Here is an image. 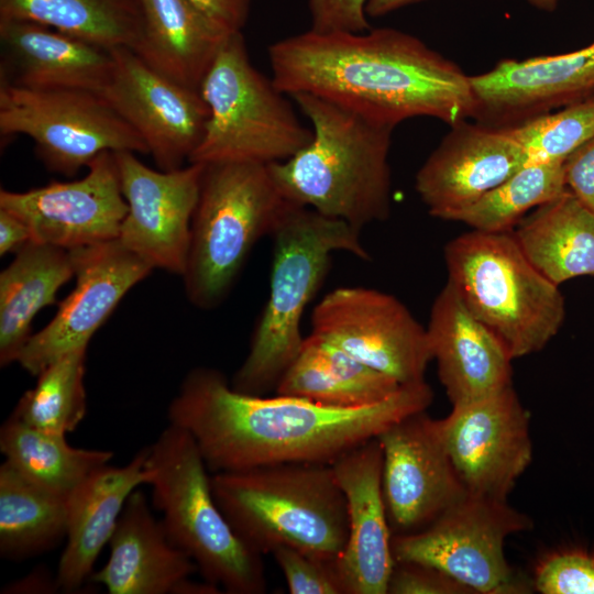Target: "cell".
Returning a JSON list of instances; mask_svg holds the SVG:
<instances>
[{"label":"cell","instance_id":"cell-1","mask_svg":"<svg viewBox=\"0 0 594 594\" xmlns=\"http://www.w3.org/2000/svg\"><path fill=\"white\" fill-rule=\"evenodd\" d=\"M432 399L426 381L361 407L249 395L235 391L220 371L200 366L183 380L167 417L191 435L216 473L277 463L331 464L399 419L427 410Z\"/></svg>","mask_w":594,"mask_h":594},{"label":"cell","instance_id":"cell-2","mask_svg":"<svg viewBox=\"0 0 594 594\" xmlns=\"http://www.w3.org/2000/svg\"><path fill=\"white\" fill-rule=\"evenodd\" d=\"M268 61L287 96L310 94L397 125L431 117L450 127L473 118L470 76L406 32L311 30L273 43Z\"/></svg>","mask_w":594,"mask_h":594},{"label":"cell","instance_id":"cell-3","mask_svg":"<svg viewBox=\"0 0 594 594\" xmlns=\"http://www.w3.org/2000/svg\"><path fill=\"white\" fill-rule=\"evenodd\" d=\"M290 97L309 120L312 139L293 157L268 164L283 198L359 230L386 220L395 125L315 95Z\"/></svg>","mask_w":594,"mask_h":594},{"label":"cell","instance_id":"cell-4","mask_svg":"<svg viewBox=\"0 0 594 594\" xmlns=\"http://www.w3.org/2000/svg\"><path fill=\"white\" fill-rule=\"evenodd\" d=\"M211 487L233 530L262 556L289 547L334 560L346 544V502L331 464L277 463L216 472Z\"/></svg>","mask_w":594,"mask_h":594},{"label":"cell","instance_id":"cell-5","mask_svg":"<svg viewBox=\"0 0 594 594\" xmlns=\"http://www.w3.org/2000/svg\"><path fill=\"white\" fill-rule=\"evenodd\" d=\"M270 295L253 331L249 352L231 386L249 395H266L299 353L306 307L316 296L334 252L370 260L360 230L310 208L289 204L272 233Z\"/></svg>","mask_w":594,"mask_h":594},{"label":"cell","instance_id":"cell-6","mask_svg":"<svg viewBox=\"0 0 594 594\" xmlns=\"http://www.w3.org/2000/svg\"><path fill=\"white\" fill-rule=\"evenodd\" d=\"M152 505L170 540L206 580L229 594H263V556L233 530L219 508L204 457L185 429L169 424L147 447Z\"/></svg>","mask_w":594,"mask_h":594},{"label":"cell","instance_id":"cell-7","mask_svg":"<svg viewBox=\"0 0 594 594\" xmlns=\"http://www.w3.org/2000/svg\"><path fill=\"white\" fill-rule=\"evenodd\" d=\"M289 204L274 184L268 164H204L182 276L195 307L209 310L226 299L251 250L272 235Z\"/></svg>","mask_w":594,"mask_h":594},{"label":"cell","instance_id":"cell-8","mask_svg":"<svg viewBox=\"0 0 594 594\" xmlns=\"http://www.w3.org/2000/svg\"><path fill=\"white\" fill-rule=\"evenodd\" d=\"M448 280L512 358L542 350L565 317L559 286L527 258L513 231L472 230L444 246Z\"/></svg>","mask_w":594,"mask_h":594},{"label":"cell","instance_id":"cell-9","mask_svg":"<svg viewBox=\"0 0 594 594\" xmlns=\"http://www.w3.org/2000/svg\"><path fill=\"white\" fill-rule=\"evenodd\" d=\"M199 91L209 117L188 163L272 164L293 157L312 139L287 95L251 63L242 32L228 36Z\"/></svg>","mask_w":594,"mask_h":594},{"label":"cell","instance_id":"cell-10","mask_svg":"<svg viewBox=\"0 0 594 594\" xmlns=\"http://www.w3.org/2000/svg\"><path fill=\"white\" fill-rule=\"evenodd\" d=\"M31 138L45 167L75 176L103 152L148 154L141 135L106 97L82 89H28L0 84V135Z\"/></svg>","mask_w":594,"mask_h":594},{"label":"cell","instance_id":"cell-11","mask_svg":"<svg viewBox=\"0 0 594 594\" xmlns=\"http://www.w3.org/2000/svg\"><path fill=\"white\" fill-rule=\"evenodd\" d=\"M531 527L507 501L468 493L425 528L392 535V554L395 562L433 566L473 593H526L530 587L507 562L504 544Z\"/></svg>","mask_w":594,"mask_h":594},{"label":"cell","instance_id":"cell-12","mask_svg":"<svg viewBox=\"0 0 594 594\" xmlns=\"http://www.w3.org/2000/svg\"><path fill=\"white\" fill-rule=\"evenodd\" d=\"M310 327V334L400 385L424 382L432 361L427 329L399 299L375 288L332 289L315 306Z\"/></svg>","mask_w":594,"mask_h":594},{"label":"cell","instance_id":"cell-13","mask_svg":"<svg viewBox=\"0 0 594 594\" xmlns=\"http://www.w3.org/2000/svg\"><path fill=\"white\" fill-rule=\"evenodd\" d=\"M439 426L468 493L507 501L532 460L530 415L513 385L452 406Z\"/></svg>","mask_w":594,"mask_h":594},{"label":"cell","instance_id":"cell-14","mask_svg":"<svg viewBox=\"0 0 594 594\" xmlns=\"http://www.w3.org/2000/svg\"><path fill=\"white\" fill-rule=\"evenodd\" d=\"M113 153L128 205L118 240L153 270L183 276L204 164L164 172L143 164L136 153Z\"/></svg>","mask_w":594,"mask_h":594},{"label":"cell","instance_id":"cell-15","mask_svg":"<svg viewBox=\"0 0 594 594\" xmlns=\"http://www.w3.org/2000/svg\"><path fill=\"white\" fill-rule=\"evenodd\" d=\"M377 439L392 535L425 528L468 494L444 446L439 419L426 410L399 419Z\"/></svg>","mask_w":594,"mask_h":594},{"label":"cell","instance_id":"cell-16","mask_svg":"<svg viewBox=\"0 0 594 594\" xmlns=\"http://www.w3.org/2000/svg\"><path fill=\"white\" fill-rule=\"evenodd\" d=\"M69 251L75 287L51 321L32 334L18 360L33 376L61 356L87 348L125 294L153 271L118 239Z\"/></svg>","mask_w":594,"mask_h":594},{"label":"cell","instance_id":"cell-17","mask_svg":"<svg viewBox=\"0 0 594 594\" xmlns=\"http://www.w3.org/2000/svg\"><path fill=\"white\" fill-rule=\"evenodd\" d=\"M85 177L26 191L0 190V208L20 218L32 241L65 250L117 240L128 212L113 152L88 165Z\"/></svg>","mask_w":594,"mask_h":594},{"label":"cell","instance_id":"cell-18","mask_svg":"<svg viewBox=\"0 0 594 594\" xmlns=\"http://www.w3.org/2000/svg\"><path fill=\"white\" fill-rule=\"evenodd\" d=\"M112 53L114 69L102 95L141 135L158 169L184 167L209 117L200 91L162 76L129 47Z\"/></svg>","mask_w":594,"mask_h":594},{"label":"cell","instance_id":"cell-19","mask_svg":"<svg viewBox=\"0 0 594 594\" xmlns=\"http://www.w3.org/2000/svg\"><path fill=\"white\" fill-rule=\"evenodd\" d=\"M470 80L473 118L485 125L508 128L594 98V41L564 54L505 58Z\"/></svg>","mask_w":594,"mask_h":594},{"label":"cell","instance_id":"cell-20","mask_svg":"<svg viewBox=\"0 0 594 594\" xmlns=\"http://www.w3.org/2000/svg\"><path fill=\"white\" fill-rule=\"evenodd\" d=\"M527 164L506 128L466 120L451 130L416 174L415 188L432 217L447 220Z\"/></svg>","mask_w":594,"mask_h":594},{"label":"cell","instance_id":"cell-21","mask_svg":"<svg viewBox=\"0 0 594 594\" xmlns=\"http://www.w3.org/2000/svg\"><path fill=\"white\" fill-rule=\"evenodd\" d=\"M348 510L349 535L334 560L344 594H387L395 561L382 492L383 451L377 437L331 463Z\"/></svg>","mask_w":594,"mask_h":594},{"label":"cell","instance_id":"cell-22","mask_svg":"<svg viewBox=\"0 0 594 594\" xmlns=\"http://www.w3.org/2000/svg\"><path fill=\"white\" fill-rule=\"evenodd\" d=\"M426 329L438 377L452 406L513 385L514 359L507 348L449 280L432 304Z\"/></svg>","mask_w":594,"mask_h":594},{"label":"cell","instance_id":"cell-23","mask_svg":"<svg viewBox=\"0 0 594 594\" xmlns=\"http://www.w3.org/2000/svg\"><path fill=\"white\" fill-rule=\"evenodd\" d=\"M0 84L28 89L102 94L113 69L112 48L30 21L0 20Z\"/></svg>","mask_w":594,"mask_h":594},{"label":"cell","instance_id":"cell-24","mask_svg":"<svg viewBox=\"0 0 594 594\" xmlns=\"http://www.w3.org/2000/svg\"><path fill=\"white\" fill-rule=\"evenodd\" d=\"M147 457L146 447L122 466L101 465L67 498L66 546L55 575L59 591L77 592L90 580L94 564L109 543L129 496L153 479Z\"/></svg>","mask_w":594,"mask_h":594},{"label":"cell","instance_id":"cell-25","mask_svg":"<svg viewBox=\"0 0 594 594\" xmlns=\"http://www.w3.org/2000/svg\"><path fill=\"white\" fill-rule=\"evenodd\" d=\"M108 544L109 558L90 581L110 594H173L197 570L139 490L129 496Z\"/></svg>","mask_w":594,"mask_h":594},{"label":"cell","instance_id":"cell-26","mask_svg":"<svg viewBox=\"0 0 594 594\" xmlns=\"http://www.w3.org/2000/svg\"><path fill=\"white\" fill-rule=\"evenodd\" d=\"M142 31L132 50L148 67L187 88L199 90L219 50L231 33L190 0H139Z\"/></svg>","mask_w":594,"mask_h":594},{"label":"cell","instance_id":"cell-27","mask_svg":"<svg viewBox=\"0 0 594 594\" xmlns=\"http://www.w3.org/2000/svg\"><path fill=\"white\" fill-rule=\"evenodd\" d=\"M0 273V365L18 362L32 337V322L56 304L61 287L74 276L69 250L31 241Z\"/></svg>","mask_w":594,"mask_h":594},{"label":"cell","instance_id":"cell-28","mask_svg":"<svg viewBox=\"0 0 594 594\" xmlns=\"http://www.w3.org/2000/svg\"><path fill=\"white\" fill-rule=\"evenodd\" d=\"M400 386L395 378L309 334L275 393L328 406L361 407L386 399Z\"/></svg>","mask_w":594,"mask_h":594},{"label":"cell","instance_id":"cell-29","mask_svg":"<svg viewBox=\"0 0 594 594\" xmlns=\"http://www.w3.org/2000/svg\"><path fill=\"white\" fill-rule=\"evenodd\" d=\"M516 226L513 234L524 254L556 285L594 276V212L568 188Z\"/></svg>","mask_w":594,"mask_h":594},{"label":"cell","instance_id":"cell-30","mask_svg":"<svg viewBox=\"0 0 594 594\" xmlns=\"http://www.w3.org/2000/svg\"><path fill=\"white\" fill-rule=\"evenodd\" d=\"M67 498L30 481L4 461L0 465V554L24 560L66 539Z\"/></svg>","mask_w":594,"mask_h":594},{"label":"cell","instance_id":"cell-31","mask_svg":"<svg viewBox=\"0 0 594 594\" xmlns=\"http://www.w3.org/2000/svg\"><path fill=\"white\" fill-rule=\"evenodd\" d=\"M0 20L35 22L110 50H133L143 22L139 0H0Z\"/></svg>","mask_w":594,"mask_h":594},{"label":"cell","instance_id":"cell-32","mask_svg":"<svg viewBox=\"0 0 594 594\" xmlns=\"http://www.w3.org/2000/svg\"><path fill=\"white\" fill-rule=\"evenodd\" d=\"M0 451L23 476L65 498L113 457L107 450L72 447L66 436L34 429L12 415L0 428Z\"/></svg>","mask_w":594,"mask_h":594},{"label":"cell","instance_id":"cell-33","mask_svg":"<svg viewBox=\"0 0 594 594\" xmlns=\"http://www.w3.org/2000/svg\"><path fill=\"white\" fill-rule=\"evenodd\" d=\"M86 354L87 348H81L46 366L11 415L50 433L67 436L76 430L87 413Z\"/></svg>","mask_w":594,"mask_h":594},{"label":"cell","instance_id":"cell-34","mask_svg":"<svg viewBox=\"0 0 594 594\" xmlns=\"http://www.w3.org/2000/svg\"><path fill=\"white\" fill-rule=\"evenodd\" d=\"M564 162L527 164L465 209L447 220L484 232L512 231L527 213L565 189Z\"/></svg>","mask_w":594,"mask_h":594},{"label":"cell","instance_id":"cell-35","mask_svg":"<svg viewBox=\"0 0 594 594\" xmlns=\"http://www.w3.org/2000/svg\"><path fill=\"white\" fill-rule=\"evenodd\" d=\"M506 129L524 150L527 164L564 162L594 138V98L531 117Z\"/></svg>","mask_w":594,"mask_h":594},{"label":"cell","instance_id":"cell-36","mask_svg":"<svg viewBox=\"0 0 594 594\" xmlns=\"http://www.w3.org/2000/svg\"><path fill=\"white\" fill-rule=\"evenodd\" d=\"M273 554L290 594H344L334 560L306 554L289 547L276 548Z\"/></svg>","mask_w":594,"mask_h":594},{"label":"cell","instance_id":"cell-37","mask_svg":"<svg viewBox=\"0 0 594 594\" xmlns=\"http://www.w3.org/2000/svg\"><path fill=\"white\" fill-rule=\"evenodd\" d=\"M532 587L542 594H594V556L568 551L548 557L538 565Z\"/></svg>","mask_w":594,"mask_h":594},{"label":"cell","instance_id":"cell-38","mask_svg":"<svg viewBox=\"0 0 594 594\" xmlns=\"http://www.w3.org/2000/svg\"><path fill=\"white\" fill-rule=\"evenodd\" d=\"M387 594H473L442 571L417 562H395Z\"/></svg>","mask_w":594,"mask_h":594},{"label":"cell","instance_id":"cell-39","mask_svg":"<svg viewBox=\"0 0 594 594\" xmlns=\"http://www.w3.org/2000/svg\"><path fill=\"white\" fill-rule=\"evenodd\" d=\"M367 0H308L310 30L318 33L365 32L371 29Z\"/></svg>","mask_w":594,"mask_h":594},{"label":"cell","instance_id":"cell-40","mask_svg":"<svg viewBox=\"0 0 594 594\" xmlns=\"http://www.w3.org/2000/svg\"><path fill=\"white\" fill-rule=\"evenodd\" d=\"M563 170L566 188L594 212V138L566 157Z\"/></svg>","mask_w":594,"mask_h":594},{"label":"cell","instance_id":"cell-41","mask_svg":"<svg viewBox=\"0 0 594 594\" xmlns=\"http://www.w3.org/2000/svg\"><path fill=\"white\" fill-rule=\"evenodd\" d=\"M207 16L228 32H242L252 0H190Z\"/></svg>","mask_w":594,"mask_h":594},{"label":"cell","instance_id":"cell-42","mask_svg":"<svg viewBox=\"0 0 594 594\" xmlns=\"http://www.w3.org/2000/svg\"><path fill=\"white\" fill-rule=\"evenodd\" d=\"M31 241L28 226L13 213L0 208V255L15 253Z\"/></svg>","mask_w":594,"mask_h":594},{"label":"cell","instance_id":"cell-43","mask_svg":"<svg viewBox=\"0 0 594 594\" xmlns=\"http://www.w3.org/2000/svg\"><path fill=\"white\" fill-rule=\"evenodd\" d=\"M56 591H59L56 576L52 578L47 571L38 569L9 583L2 593H54Z\"/></svg>","mask_w":594,"mask_h":594},{"label":"cell","instance_id":"cell-44","mask_svg":"<svg viewBox=\"0 0 594 594\" xmlns=\"http://www.w3.org/2000/svg\"><path fill=\"white\" fill-rule=\"evenodd\" d=\"M420 1L424 0H367L366 14L371 18H378Z\"/></svg>","mask_w":594,"mask_h":594},{"label":"cell","instance_id":"cell-45","mask_svg":"<svg viewBox=\"0 0 594 594\" xmlns=\"http://www.w3.org/2000/svg\"><path fill=\"white\" fill-rule=\"evenodd\" d=\"M530 6L546 12H553L560 0H526Z\"/></svg>","mask_w":594,"mask_h":594}]
</instances>
